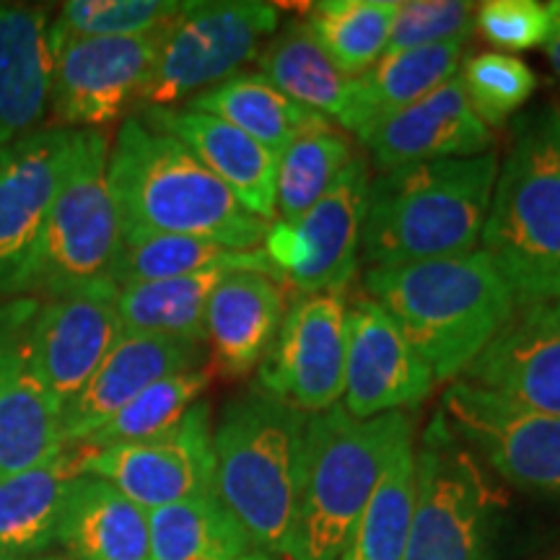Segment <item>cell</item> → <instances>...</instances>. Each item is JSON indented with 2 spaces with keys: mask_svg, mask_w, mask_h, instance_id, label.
Instances as JSON below:
<instances>
[{
  "mask_svg": "<svg viewBox=\"0 0 560 560\" xmlns=\"http://www.w3.org/2000/svg\"><path fill=\"white\" fill-rule=\"evenodd\" d=\"M475 32L499 50L522 52L548 45L556 21L537 0H488L475 11Z\"/></svg>",
  "mask_w": 560,
  "mask_h": 560,
  "instance_id": "ab89813d",
  "label": "cell"
},
{
  "mask_svg": "<svg viewBox=\"0 0 560 560\" xmlns=\"http://www.w3.org/2000/svg\"><path fill=\"white\" fill-rule=\"evenodd\" d=\"M289 304V285L280 278L257 270H231L223 276L206 306V342L213 376L244 380L260 369Z\"/></svg>",
  "mask_w": 560,
  "mask_h": 560,
  "instance_id": "44dd1931",
  "label": "cell"
},
{
  "mask_svg": "<svg viewBox=\"0 0 560 560\" xmlns=\"http://www.w3.org/2000/svg\"><path fill=\"white\" fill-rule=\"evenodd\" d=\"M355 138L369 151V164L376 166V172L423 161L480 156L495 149L493 130L475 117L459 73L410 107L369 122Z\"/></svg>",
  "mask_w": 560,
  "mask_h": 560,
  "instance_id": "d6986e66",
  "label": "cell"
},
{
  "mask_svg": "<svg viewBox=\"0 0 560 560\" xmlns=\"http://www.w3.org/2000/svg\"><path fill=\"white\" fill-rule=\"evenodd\" d=\"M242 560H276V558L265 556V552H249V556H244Z\"/></svg>",
  "mask_w": 560,
  "mask_h": 560,
  "instance_id": "7bdbcfd3",
  "label": "cell"
},
{
  "mask_svg": "<svg viewBox=\"0 0 560 560\" xmlns=\"http://www.w3.org/2000/svg\"><path fill=\"white\" fill-rule=\"evenodd\" d=\"M79 450L81 475L112 482L145 511L213 493V412L202 400L174 429L153 439L109 450Z\"/></svg>",
  "mask_w": 560,
  "mask_h": 560,
  "instance_id": "4fadbf2b",
  "label": "cell"
},
{
  "mask_svg": "<svg viewBox=\"0 0 560 560\" xmlns=\"http://www.w3.org/2000/svg\"><path fill=\"white\" fill-rule=\"evenodd\" d=\"M37 299L0 306V482L50 462L62 446L60 408L32 363Z\"/></svg>",
  "mask_w": 560,
  "mask_h": 560,
  "instance_id": "2e32d148",
  "label": "cell"
},
{
  "mask_svg": "<svg viewBox=\"0 0 560 560\" xmlns=\"http://www.w3.org/2000/svg\"><path fill=\"white\" fill-rule=\"evenodd\" d=\"M480 249L499 268L516 306L560 301V125L556 107L511 125Z\"/></svg>",
  "mask_w": 560,
  "mask_h": 560,
  "instance_id": "5b68a950",
  "label": "cell"
},
{
  "mask_svg": "<svg viewBox=\"0 0 560 560\" xmlns=\"http://www.w3.org/2000/svg\"><path fill=\"white\" fill-rule=\"evenodd\" d=\"M348 304L338 293L296 296L270 353L257 369V387L306 416L332 410L346 389Z\"/></svg>",
  "mask_w": 560,
  "mask_h": 560,
  "instance_id": "5bb4252c",
  "label": "cell"
},
{
  "mask_svg": "<svg viewBox=\"0 0 560 560\" xmlns=\"http://www.w3.org/2000/svg\"><path fill=\"white\" fill-rule=\"evenodd\" d=\"M280 24V5L262 0H202L164 30L136 109L182 107L257 60Z\"/></svg>",
  "mask_w": 560,
  "mask_h": 560,
  "instance_id": "9c48e42d",
  "label": "cell"
},
{
  "mask_svg": "<svg viewBox=\"0 0 560 560\" xmlns=\"http://www.w3.org/2000/svg\"><path fill=\"white\" fill-rule=\"evenodd\" d=\"M107 161L109 138L102 130H75L73 161L45 234L11 293L55 299L115 289L122 223L109 190Z\"/></svg>",
  "mask_w": 560,
  "mask_h": 560,
  "instance_id": "52a82bcc",
  "label": "cell"
},
{
  "mask_svg": "<svg viewBox=\"0 0 560 560\" xmlns=\"http://www.w3.org/2000/svg\"><path fill=\"white\" fill-rule=\"evenodd\" d=\"M247 252H236L210 240L182 234H138L122 240L120 260L115 268V289L153 280L185 278L213 265L236 262Z\"/></svg>",
  "mask_w": 560,
  "mask_h": 560,
  "instance_id": "d590c367",
  "label": "cell"
},
{
  "mask_svg": "<svg viewBox=\"0 0 560 560\" xmlns=\"http://www.w3.org/2000/svg\"><path fill=\"white\" fill-rule=\"evenodd\" d=\"M363 291L400 325L436 382H457L520 310L480 247L444 260L369 268Z\"/></svg>",
  "mask_w": 560,
  "mask_h": 560,
  "instance_id": "3957f363",
  "label": "cell"
},
{
  "mask_svg": "<svg viewBox=\"0 0 560 560\" xmlns=\"http://www.w3.org/2000/svg\"><path fill=\"white\" fill-rule=\"evenodd\" d=\"M310 416L262 387L231 397L213 429V493L252 545L289 558L306 472Z\"/></svg>",
  "mask_w": 560,
  "mask_h": 560,
  "instance_id": "277c9868",
  "label": "cell"
},
{
  "mask_svg": "<svg viewBox=\"0 0 560 560\" xmlns=\"http://www.w3.org/2000/svg\"><path fill=\"white\" fill-rule=\"evenodd\" d=\"M75 130L45 128L0 149V293L32 262L70 170Z\"/></svg>",
  "mask_w": 560,
  "mask_h": 560,
  "instance_id": "e0dca14e",
  "label": "cell"
},
{
  "mask_svg": "<svg viewBox=\"0 0 560 560\" xmlns=\"http://www.w3.org/2000/svg\"><path fill=\"white\" fill-rule=\"evenodd\" d=\"M257 70L301 107L317 112L330 122H346L353 100V79L335 68L304 21H289L265 42L257 55Z\"/></svg>",
  "mask_w": 560,
  "mask_h": 560,
  "instance_id": "f1b7e54d",
  "label": "cell"
},
{
  "mask_svg": "<svg viewBox=\"0 0 560 560\" xmlns=\"http://www.w3.org/2000/svg\"><path fill=\"white\" fill-rule=\"evenodd\" d=\"M342 408L355 420L418 408L436 376L395 319L369 296L348 306Z\"/></svg>",
  "mask_w": 560,
  "mask_h": 560,
  "instance_id": "9a60e30c",
  "label": "cell"
},
{
  "mask_svg": "<svg viewBox=\"0 0 560 560\" xmlns=\"http://www.w3.org/2000/svg\"><path fill=\"white\" fill-rule=\"evenodd\" d=\"M462 52L465 42H444V45L384 55L374 68L353 79V100L342 130L355 136L369 122L410 107L444 86L459 73Z\"/></svg>",
  "mask_w": 560,
  "mask_h": 560,
  "instance_id": "83f0119b",
  "label": "cell"
},
{
  "mask_svg": "<svg viewBox=\"0 0 560 560\" xmlns=\"http://www.w3.org/2000/svg\"><path fill=\"white\" fill-rule=\"evenodd\" d=\"M371 177L369 159L355 156L299 221L270 223L262 252L296 296H346L361 265V231Z\"/></svg>",
  "mask_w": 560,
  "mask_h": 560,
  "instance_id": "30bf717a",
  "label": "cell"
},
{
  "mask_svg": "<svg viewBox=\"0 0 560 560\" xmlns=\"http://www.w3.org/2000/svg\"><path fill=\"white\" fill-rule=\"evenodd\" d=\"M32 560H73V558H58V556H39V558H32Z\"/></svg>",
  "mask_w": 560,
  "mask_h": 560,
  "instance_id": "ee69618b",
  "label": "cell"
},
{
  "mask_svg": "<svg viewBox=\"0 0 560 560\" xmlns=\"http://www.w3.org/2000/svg\"><path fill=\"white\" fill-rule=\"evenodd\" d=\"M441 412L454 433L509 486L560 501V420L495 392L452 382Z\"/></svg>",
  "mask_w": 560,
  "mask_h": 560,
  "instance_id": "8fae6325",
  "label": "cell"
},
{
  "mask_svg": "<svg viewBox=\"0 0 560 560\" xmlns=\"http://www.w3.org/2000/svg\"><path fill=\"white\" fill-rule=\"evenodd\" d=\"M200 361L202 346L195 342L122 332L81 395L60 410L62 444H81L104 420L136 400L140 392L166 376L200 369Z\"/></svg>",
  "mask_w": 560,
  "mask_h": 560,
  "instance_id": "7402d4cb",
  "label": "cell"
},
{
  "mask_svg": "<svg viewBox=\"0 0 560 560\" xmlns=\"http://www.w3.org/2000/svg\"><path fill=\"white\" fill-rule=\"evenodd\" d=\"M545 52H548V60L552 70H556V75L560 79V30H556V34L548 39V45H545Z\"/></svg>",
  "mask_w": 560,
  "mask_h": 560,
  "instance_id": "60d3db41",
  "label": "cell"
},
{
  "mask_svg": "<svg viewBox=\"0 0 560 560\" xmlns=\"http://www.w3.org/2000/svg\"><path fill=\"white\" fill-rule=\"evenodd\" d=\"M79 475L81 450L62 446L45 465L0 482V558H32L52 548L62 493Z\"/></svg>",
  "mask_w": 560,
  "mask_h": 560,
  "instance_id": "4316f807",
  "label": "cell"
},
{
  "mask_svg": "<svg viewBox=\"0 0 560 560\" xmlns=\"http://www.w3.org/2000/svg\"><path fill=\"white\" fill-rule=\"evenodd\" d=\"M252 548L215 493L149 511V560H242Z\"/></svg>",
  "mask_w": 560,
  "mask_h": 560,
  "instance_id": "4dcf8cb0",
  "label": "cell"
},
{
  "mask_svg": "<svg viewBox=\"0 0 560 560\" xmlns=\"http://www.w3.org/2000/svg\"><path fill=\"white\" fill-rule=\"evenodd\" d=\"M548 11L552 21H556V30H560V0H552V3H548Z\"/></svg>",
  "mask_w": 560,
  "mask_h": 560,
  "instance_id": "b9f144b4",
  "label": "cell"
},
{
  "mask_svg": "<svg viewBox=\"0 0 560 560\" xmlns=\"http://www.w3.org/2000/svg\"><path fill=\"white\" fill-rule=\"evenodd\" d=\"M50 13L0 5V149L42 130L52 100Z\"/></svg>",
  "mask_w": 560,
  "mask_h": 560,
  "instance_id": "cb8c5ba5",
  "label": "cell"
},
{
  "mask_svg": "<svg viewBox=\"0 0 560 560\" xmlns=\"http://www.w3.org/2000/svg\"><path fill=\"white\" fill-rule=\"evenodd\" d=\"M462 382L560 420V301L516 310Z\"/></svg>",
  "mask_w": 560,
  "mask_h": 560,
  "instance_id": "ffe728a7",
  "label": "cell"
},
{
  "mask_svg": "<svg viewBox=\"0 0 560 560\" xmlns=\"http://www.w3.org/2000/svg\"><path fill=\"white\" fill-rule=\"evenodd\" d=\"M143 120L161 132H170L192 151L210 174L234 192V198L265 223L278 221L276 164L278 156L244 136L221 117L190 107L145 109Z\"/></svg>",
  "mask_w": 560,
  "mask_h": 560,
  "instance_id": "603a6c76",
  "label": "cell"
},
{
  "mask_svg": "<svg viewBox=\"0 0 560 560\" xmlns=\"http://www.w3.org/2000/svg\"><path fill=\"white\" fill-rule=\"evenodd\" d=\"M115 293L100 289L39 301L30 327L32 363L60 410L81 395L125 332Z\"/></svg>",
  "mask_w": 560,
  "mask_h": 560,
  "instance_id": "ac0fdd59",
  "label": "cell"
},
{
  "mask_svg": "<svg viewBox=\"0 0 560 560\" xmlns=\"http://www.w3.org/2000/svg\"><path fill=\"white\" fill-rule=\"evenodd\" d=\"M499 151L423 161L371 177L361 262L369 268L444 260L480 247L499 177Z\"/></svg>",
  "mask_w": 560,
  "mask_h": 560,
  "instance_id": "7a4b0ae2",
  "label": "cell"
},
{
  "mask_svg": "<svg viewBox=\"0 0 560 560\" xmlns=\"http://www.w3.org/2000/svg\"><path fill=\"white\" fill-rule=\"evenodd\" d=\"M416 503V446L405 441L350 532L340 560H405Z\"/></svg>",
  "mask_w": 560,
  "mask_h": 560,
  "instance_id": "1f68e13d",
  "label": "cell"
},
{
  "mask_svg": "<svg viewBox=\"0 0 560 560\" xmlns=\"http://www.w3.org/2000/svg\"><path fill=\"white\" fill-rule=\"evenodd\" d=\"M0 560H5V558H0Z\"/></svg>",
  "mask_w": 560,
  "mask_h": 560,
  "instance_id": "7dc6e473",
  "label": "cell"
},
{
  "mask_svg": "<svg viewBox=\"0 0 560 560\" xmlns=\"http://www.w3.org/2000/svg\"><path fill=\"white\" fill-rule=\"evenodd\" d=\"M552 107H556V115H558V125H560V102H558V104H552Z\"/></svg>",
  "mask_w": 560,
  "mask_h": 560,
  "instance_id": "f6af8a7d",
  "label": "cell"
},
{
  "mask_svg": "<svg viewBox=\"0 0 560 560\" xmlns=\"http://www.w3.org/2000/svg\"><path fill=\"white\" fill-rule=\"evenodd\" d=\"M231 270H257L278 278L262 247L252 249L242 260L223 262L185 278L153 280L117 289L115 306L125 332L159 335V338L206 342V306L210 293Z\"/></svg>",
  "mask_w": 560,
  "mask_h": 560,
  "instance_id": "484cf974",
  "label": "cell"
},
{
  "mask_svg": "<svg viewBox=\"0 0 560 560\" xmlns=\"http://www.w3.org/2000/svg\"><path fill=\"white\" fill-rule=\"evenodd\" d=\"M210 380H213L210 366L166 376V380L140 392L136 400H130L122 410H117L109 420H104L100 429L89 433L75 446H83V450H109V446L138 444V441L159 436V433L174 429L187 416V410L195 402H200Z\"/></svg>",
  "mask_w": 560,
  "mask_h": 560,
  "instance_id": "e575fe53",
  "label": "cell"
},
{
  "mask_svg": "<svg viewBox=\"0 0 560 560\" xmlns=\"http://www.w3.org/2000/svg\"><path fill=\"white\" fill-rule=\"evenodd\" d=\"M503 506L482 459L436 410L416 450V503L405 560H493Z\"/></svg>",
  "mask_w": 560,
  "mask_h": 560,
  "instance_id": "ba28073f",
  "label": "cell"
},
{
  "mask_svg": "<svg viewBox=\"0 0 560 560\" xmlns=\"http://www.w3.org/2000/svg\"><path fill=\"white\" fill-rule=\"evenodd\" d=\"M475 11L478 3L467 0H402L392 19L384 55L444 45V42H465L475 32Z\"/></svg>",
  "mask_w": 560,
  "mask_h": 560,
  "instance_id": "f35d334b",
  "label": "cell"
},
{
  "mask_svg": "<svg viewBox=\"0 0 560 560\" xmlns=\"http://www.w3.org/2000/svg\"><path fill=\"white\" fill-rule=\"evenodd\" d=\"M55 545L73 560H149V511L112 482L79 475L62 493Z\"/></svg>",
  "mask_w": 560,
  "mask_h": 560,
  "instance_id": "d4e9b609",
  "label": "cell"
},
{
  "mask_svg": "<svg viewBox=\"0 0 560 560\" xmlns=\"http://www.w3.org/2000/svg\"><path fill=\"white\" fill-rule=\"evenodd\" d=\"M410 412L355 420L342 405L310 416L306 472L289 560H340L376 482L405 441Z\"/></svg>",
  "mask_w": 560,
  "mask_h": 560,
  "instance_id": "8992f818",
  "label": "cell"
},
{
  "mask_svg": "<svg viewBox=\"0 0 560 560\" xmlns=\"http://www.w3.org/2000/svg\"><path fill=\"white\" fill-rule=\"evenodd\" d=\"M397 0H322L310 3L304 24L335 68L355 79L387 52Z\"/></svg>",
  "mask_w": 560,
  "mask_h": 560,
  "instance_id": "d6a6232c",
  "label": "cell"
},
{
  "mask_svg": "<svg viewBox=\"0 0 560 560\" xmlns=\"http://www.w3.org/2000/svg\"><path fill=\"white\" fill-rule=\"evenodd\" d=\"M107 179L122 240L182 234L236 252L260 249L270 223L252 215L223 182L170 132L128 117L109 145Z\"/></svg>",
  "mask_w": 560,
  "mask_h": 560,
  "instance_id": "6da1fadb",
  "label": "cell"
},
{
  "mask_svg": "<svg viewBox=\"0 0 560 560\" xmlns=\"http://www.w3.org/2000/svg\"><path fill=\"white\" fill-rule=\"evenodd\" d=\"M552 560H560V556H558V558H552Z\"/></svg>",
  "mask_w": 560,
  "mask_h": 560,
  "instance_id": "bcb514c9",
  "label": "cell"
},
{
  "mask_svg": "<svg viewBox=\"0 0 560 560\" xmlns=\"http://www.w3.org/2000/svg\"><path fill=\"white\" fill-rule=\"evenodd\" d=\"M355 156L353 138L335 125L293 140L289 149L278 153L276 164L278 221H299Z\"/></svg>",
  "mask_w": 560,
  "mask_h": 560,
  "instance_id": "836d02e7",
  "label": "cell"
},
{
  "mask_svg": "<svg viewBox=\"0 0 560 560\" xmlns=\"http://www.w3.org/2000/svg\"><path fill=\"white\" fill-rule=\"evenodd\" d=\"M459 79L470 109L488 130L506 128L537 89V75L527 62L506 52L472 55L465 60Z\"/></svg>",
  "mask_w": 560,
  "mask_h": 560,
  "instance_id": "8d00e7d4",
  "label": "cell"
},
{
  "mask_svg": "<svg viewBox=\"0 0 560 560\" xmlns=\"http://www.w3.org/2000/svg\"><path fill=\"white\" fill-rule=\"evenodd\" d=\"M179 0H68L50 30L75 37H143L185 11Z\"/></svg>",
  "mask_w": 560,
  "mask_h": 560,
  "instance_id": "74e56055",
  "label": "cell"
},
{
  "mask_svg": "<svg viewBox=\"0 0 560 560\" xmlns=\"http://www.w3.org/2000/svg\"><path fill=\"white\" fill-rule=\"evenodd\" d=\"M185 107L221 117V120L240 128L244 136L262 143L276 156L289 149L296 138L332 125L327 117L289 100L260 73L231 75L219 86L202 91Z\"/></svg>",
  "mask_w": 560,
  "mask_h": 560,
  "instance_id": "f546056e",
  "label": "cell"
},
{
  "mask_svg": "<svg viewBox=\"0 0 560 560\" xmlns=\"http://www.w3.org/2000/svg\"><path fill=\"white\" fill-rule=\"evenodd\" d=\"M161 39L164 30L143 37H75L50 30V107L60 128L100 130L136 109Z\"/></svg>",
  "mask_w": 560,
  "mask_h": 560,
  "instance_id": "7c38bea8",
  "label": "cell"
}]
</instances>
